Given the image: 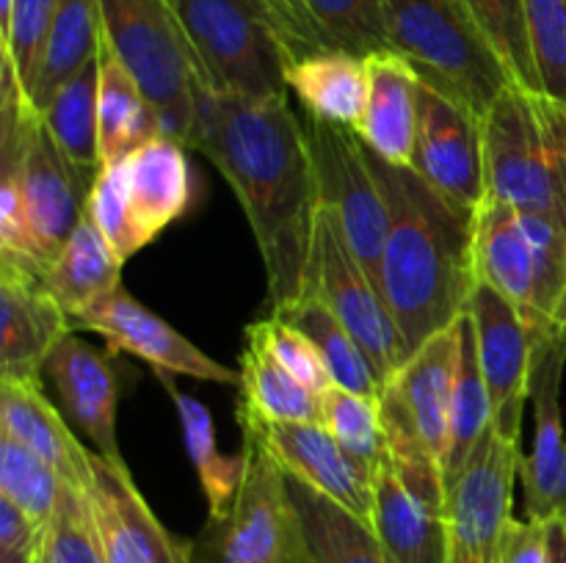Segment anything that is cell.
Listing matches in <instances>:
<instances>
[{
	"label": "cell",
	"instance_id": "23",
	"mask_svg": "<svg viewBox=\"0 0 566 563\" xmlns=\"http://www.w3.org/2000/svg\"><path fill=\"white\" fill-rule=\"evenodd\" d=\"M186 149L175 138L158 136L116 160L138 248L149 246L191 210L193 174Z\"/></svg>",
	"mask_w": 566,
	"mask_h": 563
},
{
	"label": "cell",
	"instance_id": "10",
	"mask_svg": "<svg viewBox=\"0 0 566 563\" xmlns=\"http://www.w3.org/2000/svg\"><path fill=\"white\" fill-rule=\"evenodd\" d=\"M307 127L310 152H313L318 199L337 215L348 246L359 263L379 285L381 254L387 243V202L381 182L376 177L370 152L357 132L337 127L332 121L310 116Z\"/></svg>",
	"mask_w": 566,
	"mask_h": 563
},
{
	"label": "cell",
	"instance_id": "42",
	"mask_svg": "<svg viewBox=\"0 0 566 563\" xmlns=\"http://www.w3.org/2000/svg\"><path fill=\"white\" fill-rule=\"evenodd\" d=\"M254 329L263 337V342L269 346V351L274 353L276 362L293 375V379L302 381L307 390L313 392H326L332 386L329 370H326L324 359H321L318 348L313 346L307 334L302 329H296L287 320L269 315L265 320H254Z\"/></svg>",
	"mask_w": 566,
	"mask_h": 563
},
{
	"label": "cell",
	"instance_id": "18",
	"mask_svg": "<svg viewBox=\"0 0 566 563\" xmlns=\"http://www.w3.org/2000/svg\"><path fill=\"white\" fill-rule=\"evenodd\" d=\"M42 381H48L55 392V406L92 450L105 461L125 464L116 436L122 381L111 351H97L92 342L70 331L44 359Z\"/></svg>",
	"mask_w": 566,
	"mask_h": 563
},
{
	"label": "cell",
	"instance_id": "5",
	"mask_svg": "<svg viewBox=\"0 0 566 563\" xmlns=\"http://www.w3.org/2000/svg\"><path fill=\"white\" fill-rule=\"evenodd\" d=\"M475 282L514 304L531 329L562 331L566 232L539 215L484 196L473 215Z\"/></svg>",
	"mask_w": 566,
	"mask_h": 563
},
{
	"label": "cell",
	"instance_id": "31",
	"mask_svg": "<svg viewBox=\"0 0 566 563\" xmlns=\"http://www.w3.org/2000/svg\"><path fill=\"white\" fill-rule=\"evenodd\" d=\"M158 375L160 381H164L166 392H169L171 403H175L177 417H180L182 442H186V453L188 458H191L193 472H197L199 486H202L205 491V500H208L210 519L224 517L232 508V502H235L238 491H241L243 478H247V447H243L238 456H224V453H219L210 408L205 406L202 401H197V397L186 395V392H177V386L171 384V375Z\"/></svg>",
	"mask_w": 566,
	"mask_h": 563
},
{
	"label": "cell",
	"instance_id": "39",
	"mask_svg": "<svg viewBox=\"0 0 566 563\" xmlns=\"http://www.w3.org/2000/svg\"><path fill=\"white\" fill-rule=\"evenodd\" d=\"M525 22L539 92L566 105V0H525Z\"/></svg>",
	"mask_w": 566,
	"mask_h": 563
},
{
	"label": "cell",
	"instance_id": "38",
	"mask_svg": "<svg viewBox=\"0 0 566 563\" xmlns=\"http://www.w3.org/2000/svg\"><path fill=\"white\" fill-rule=\"evenodd\" d=\"M42 563H108L86 491L64 486L42 530Z\"/></svg>",
	"mask_w": 566,
	"mask_h": 563
},
{
	"label": "cell",
	"instance_id": "11",
	"mask_svg": "<svg viewBox=\"0 0 566 563\" xmlns=\"http://www.w3.org/2000/svg\"><path fill=\"white\" fill-rule=\"evenodd\" d=\"M523 450L490 428L462 472L448 484V561L501 563L503 535L514 519V486Z\"/></svg>",
	"mask_w": 566,
	"mask_h": 563
},
{
	"label": "cell",
	"instance_id": "14",
	"mask_svg": "<svg viewBox=\"0 0 566 563\" xmlns=\"http://www.w3.org/2000/svg\"><path fill=\"white\" fill-rule=\"evenodd\" d=\"M72 329L94 331L103 337L111 353H133V357L144 359L155 373L188 375V379L216 381V384H238V370L208 357L175 326L144 307L133 293L125 290V285L111 287L97 301L72 315Z\"/></svg>",
	"mask_w": 566,
	"mask_h": 563
},
{
	"label": "cell",
	"instance_id": "19",
	"mask_svg": "<svg viewBox=\"0 0 566 563\" xmlns=\"http://www.w3.org/2000/svg\"><path fill=\"white\" fill-rule=\"evenodd\" d=\"M108 563H191L193 544L175 539L133 484L127 464L94 453V478L86 489Z\"/></svg>",
	"mask_w": 566,
	"mask_h": 563
},
{
	"label": "cell",
	"instance_id": "34",
	"mask_svg": "<svg viewBox=\"0 0 566 563\" xmlns=\"http://www.w3.org/2000/svg\"><path fill=\"white\" fill-rule=\"evenodd\" d=\"M99 59L81 66L42 110V119L64 158L86 177L99 171Z\"/></svg>",
	"mask_w": 566,
	"mask_h": 563
},
{
	"label": "cell",
	"instance_id": "36",
	"mask_svg": "<svg viewBox=\"0 0 566 563\" xmlns=\"http://www.w3.org/2000/svg\"><path fill=\"white\" fill-rule=\"evenodd\" d=\"M321 423L363 467L376 475L379 464L387 458L379 401L332 384L329 390L321 392Z\"/></svg>",
	"mask_w": 566,
	"mask_h": 563
},
{
	"label": "cell",
	"instance_id": "26",
	"mask_svg": "<svg viewBox=\"0 0 566 563\" xmlns=\"http://www.w3.org/2000/svg\"><path fill=\"white\" fill-rule=\"evenodd\" d=\"M285 86L310 116L357 132L368 108V59L346 50L310 53L287 64Z\"/></svg>",
	"mask_w": 566,
	"mask_h": 563
},
{
	"label": "cell",
	"instance_id": "22",
	"mask_svg": "<svg viewBox=\"0 0 566 563\" xmlns=\"http://www.w3.org/2000/svg\"><path fill=\"white\" fill-rule=\"evenodd\" d=\"M446 486L412 484L385 458L374 475L370 528L401 563H446Z\"/></svg>",
	"mask_w": 566,
	"mask_h": 563
},
{
	"label": "cell",
	"instance_id": "1",
	"mask_svg": "<svg viewBox=\"0 0 566 563\" xmlns=\"http://www.w3.org/2000/svg\"><path fill=\"white\" fill-rule=\"evenodd\" d=\"M193 149L221 171L252 226L271 309L304 296L318 219V182L307 127L285 94H199Z\"/></svg>",
	"mask_w": 566,
	"mask_h": 563
},
{
	"label": "cell",
	"instance_id": "13",
	"mask_svg": "<svg viewBox=\"0 0 566 563\" xmlns=\"http://www.w3.org/2000/svg\"><path fill=\"white\" fill-rule=\"evenodd\" d=\"M412 169L459 208L475 213L486 196L481 116L420 81Z\"/></svg>",
	"mask_w": 566,
	"mask_h": 563
},
{
	"label": "cell",
	"instance_id": "41",
	"mask_svg": "<svg viewBox=\"0 0 566 563\" xmlns=\"http://www.w3.org/2000/svg\"><path fill=\"white\" fill-rule=\"evenodd\" d=\"M55 3L59 0H14L9 28H6V33H0L3 55L14 64V72L25 94L39 72Z\"/></svg>",
	"mask_w": 566,
	"mask_h": 563
},
{
	"label": "cell",
	"instance_id": "45",
	"mask_svg": "<svg viewBox=\"0 0 566 563\" xmlns=\"http://www.w3.org/2000/svg\"><path fill=\"white\" fill-rule=\"evenodd\" d=\"M547 528H551V563H566V522L553 519Z\"/></svg>",
	"mask_w": 566,
	"mask_h": 563
},
{
	"label": "cell",
	"instance_id": "43",
	"mask_svg": "<svg viewBox=\"0 0 566 563\" xmlns=\"http://www.w3.org/2000/svg\"><path fill=\"white\" fill-rule=\"evenodd\" d=\"M42 530L20 508L0 497V563H39Z\"/></svg>",
	"mask_w": 566,
	"mask_h": 563
},
{
	"label": "cell",
	"instance_id": "17",
	"mask_svg": "<svg viewBox=\"0 0 566 563\" xmlns=\"http://www.w3.org/2000/svg\"><path fill=\"white\" fill-rule=\"evenodd\" d=\"M243 434L254 436L282 472L302 480L318 495L370 524L374 519V472L357 461L324 423H254L238 419Z\"/></svg>",
	"mask_w": 566,
	"mask_h": 563
},
{
	"label": "cell",
	"instance_id": "37",
	"mask_svg": "<svg viewBox=\"0 0 566 563\" xmlns=\"http://www.w3.org/2000/svg\"><path fill=\"white\" fill-rule=\"evenodd\" d=\"M64 480L44 458L11 436L0 434V497L44 528L53 517Z\"/></svg>",
	"mask_w": 566,
	"mask_h": 563
},
{
	"label": "cell",
	"instance_id": "21",
	"mask_svg": "<svg viewBox=\"0 0 566 563\" xmlns=\"http://www.w3.org/2000/svg\"><path fill=\"white\" fill-rule=\"evenodd\" d=\"M285 44L287 64L310 53L346 50L354 55L390 50L381 0H263Z\"/></svg>",
	"mask_w": 566,
	"mask_h": 563
},
{
	"label": "cell",
	"instance_id": "47",
	"mask_svg": "<svg viewBox=\"0 0 566 563\" xmlns=\"http://www.w3.org/2000/svg\"><path fill=\"white\" fill-rule=\"evenodd\" d=\"M39 563H42V557H39Z\"/></svg>",
	"mask_w": 566,
	"mask_h": 563
},
{
	"label": "cell",
	"instance_id": "2",
	"mask_svg": "<svg viewBox=\"0 0 566 563\" xmlns=\"http://www.w3.org/2000/svg\"><path fill=\"white\" fill-rule=\"evenodd\" d=\"M370 163L390 219L379 287L412 357L468 309L475 287V213L437 193L412 166L387 163L374 152Z\"/></svg>",
	"mask_w": 566,
	"mask_h": 563
},
{
	"label": "cell",
	"instance_id": "27",
	"mask_svg": "<svg viewBox=\"0 0 566 563\" xmlns=\"http://www.w3.org/2000/svg\"><path fill=\"white\" fill-rule=\"evenodd\" d=\"M238 419L254 423H321V395L293 379L252 323L238 368Z\"/></svg>",
	"mask_w": 566,
	"mask_h": 563
},
{
	"label": "cell",
	"instance_id": "6",
	"mask_svg": "<svg viewBox=\"0 0 566 563\" xmlns=\"http://www.w3.org/2000/svg\"><path fill=\"white\" fill-rule=\"evenodd\" d=\"M103 36L158 114L160 132L193 149L199 119L197 64L171 0H99Z\"/></svg>",
	"mask_w": 566,
	"mask_h": 563
},
{
	"label": "cell",
	"instance_id": "15",
	"mask_svg": "<svg viewBox=\"0 0 566 563\" xmlns=\"http://www.w3.org/2000/svg\"><path fill=\"white\" fill-rule=\"evenodd\" d=\"M534 331L531 408L534 442L520 461L525 513L536 522L566 519V431L562 423V375L566 351L553 329Z\"/></svg>",
	"mask_w": 566,
	"mask_h": 563
},
{
	"label": "cell",
	"instance_id": "8",
	"mask_svg": "<svg viewBox=\"0 0 566 563\" xmlns=\"http://www.w3.org/2000/svg\"><path fill=\"white\" fill-rule=\"evenodd\" d=\"M247 478L230 511L208 519L193 544L199 563H307L302 524L287 495V475L254 436L243 434Z\"/></svg>",
	"mask_w": 566,
	"mask_h": 563
},
{
	"label": "cell",
	"instance_id": "20",
	"mask_svg": "<svg viewBox=\"0 0 566 563\" xmlns=\"http://www.w3.org/2000/svg\"><path fill=\"white\" fill-rule=\"evenodd\" d=\"M459 320L446 331L426 340L396 375L381 386L379 401L401 414L431 456L446 469L448 434H451V403L457 384Z\"/></svg>",
	"mask_w": 566,
	"mask_h": 563
},
{
	"label": "cell",
	"instance_id": "48",
	"mask_svg": "<svg viewBox=\"0 0 566 563\" xmlns=\"http://www.w3.org/2000/svg\"><path fill=\"white\" fill-rule=\"evenodd\" d=\"M564 522H566V519H564Z\"/></svg>",
	"mask_w": 566,
	"mask_h": 563
},
{
	"label": "cell",
	"instance_id": "12",
	"mask_svg": "<svg viewBox=\"0 0 566 563\" xmlns=\"http://www.w3.org/2000/svg\"><path fill=\"white\" fill-rule=\"evenodd\" d=\"M464 312L475 329L481 375L492 401V428L523 450V414L531 401L534 331L517 307L484 282H475Z\"/></svg>",
	"mask_w": 566,
	"mask_h": 563
},
{
	"label": "cell",
	"instance_id": "33",
	"mask_svg": "<svg viewBox=\"0 0 566 563\" xmlns=\"http://www.w3.org/2000/svg\"><path fill=\"white\" fill-rule=\"evenodd\" d=\"M271 315L293 323L313 340L321 359H324L326 370H329L332 384L379 401L381 386L385 384H381L379 375H376L368 353H365V348L359 346L357 337L337 320V315L332 312L318 296L304 293L298 301L271 309Z\"/></svg>",
	"mask_w": 566,
	"mask_h": 563
},
{
	"label": "cell",
	"instance_id": "4",
	"mask_svg": "<svg viewBox=\"0 0 566 563\" xmlns=\"http://www.w3.org/2000/svg\"><path fill=\"white\" fill-rule=\"evenodd\" d=\"M392 53L412 64L420 81L440 88L484 119L514 86L468 0H381Z\"/></svg>",
	"mask_w": 566,
	"mask_h": 563
},
{
	"label": "cell",
	"instance_id": "9",
	"mask_svg": "<svg viewBox=\"0 0 566 563\" xmlns=\"http://www.w3.org/2000/svg\"><path fill=\"white\" fill-rule=\"evenodd\" d=\"M304 293L318 296L357 337L381 384L401 370L409 359L401 329L381 296V287L370 279L365 265L348 246L340 221L324 202H318Z\"/></svg>",
	"mask_w": 566,
	"mask_h": 563
},
{
	"label": "cell",
	"instance_id": "35",
	"mask_svg": "<svg viewBox=\"0 0 566 563\" xmlns=\"http://www.w3.org/2000/svg\"><path fill=\"white\" fill-rule=\"evenodd\" d=\"M462 329V346H459V368L457 384H453V403H451V434H448V456H446V484H451L475 447L481 445L492 428V401L486 381L481 375L479 351H475V329L470 315L464 312L459 318Z\"/></svg>",
	"mask_w": 566,
	"mask_h": 563
},
{
	"label": "cell",
	"instance_id": "3",
	"mask_svg": "<svg viewBox=\"0 0 566 563\" xmlns=\"http://www.w3.org/2000/svg\"><path fill=\"white\" fill-rule=\"evenodd\" d=\"M481 127L486 196L566 232V105L514 83Z\"/></svg>",
	"mask_w": 566,
	"mask_h": 563
},
{
	"label": "cell",
	"instance_id": "30",
	"mask_svg": "<svg viewBox=\"0 0 566 563\" xmlns=\"http://www.w3.org/2000/svg\"><path fill=\"white\" fill-rule=\"evenodd\" d=\"M103 39V3L99 0H59L44 42L39 72L28 88V99L42 114L53 94L92 61Z\"/></svg>",
	"mask_w": 566,
	"mask_h": 563
},
{
	"label": "cell",
	"instance_id": "40",
	"mask_svg": "<svg viewBox=\"0 0 566 563\" xmlns=\"http://www.w3.org/2000/svg\"><path fill=\"white\" fill-rule=\"evenodd\" d=\"M468 3L490 36L492 47L512 72L514 83L539 92L528 42V22H525V0H468Z\"/></svg>",
	"mask_w": 566,
	"mask_h": 563
},
{
	"label": "cell",
	"instance_id": "16",
	"mask_svg": "<svg viewBox=\"0 0 566 563\" xmlns=\"http://www.w3.org/2000/svg\"><path fill=\"white\" fill-rule=\"evenodd\" d=\"M72 329L31 257L0 252V379L42 381V364Z\"/></svg>",
	"mask_w": 566,
	"mask_h": 563
},
{
	"label": "cell",
	"instance_id": "28",
	"mask_svg": "<svg viewBox=\"0 0 566 563\" xmlns=\"http://www.w3.org/2000/svg\"><path fill=\"white\" fill-rule=\"evenodd\" d=\"M287 495L302 524L307 563H401L370 524L291 475Z\"/></svg>",
	"mask_w": 566,
	"mask_h": 563
},
{
	"label": "cell",
	"instance_id": "44",
	"mask_svg": "<svg viewBox=\"0 0 566 563\" xmlns=\"http://www.w3.org/2000/svg\"><path fill=\"white\" fill-rule=\"evenodd\" d=\"M501 563H551V528L536 519H512L501 546Z\"/></svg>",
	"mask_w": 566,
	"mask_h": 563
},
{
	"label": "cell",
	"instance_id": "7",
	"mask_svg": "<svg viewBox=\"0 0 566 563\" xmlns=\"http://www.w3.org/2000/svg\"><path fill=\"white\" fill-rule=\"evenodd\" d=\"M205 92L285 94L287 53L263 0H171Z\"/></svg>",
	"mask_w": 566,
	"mask_h": 563
},
{
	"label": "cell",
	"instance_id": "29",
	"mask_svg": "<svg viewBox=\"0 0 566 563\" xmlns=\"http://www.w3.org/2000/svg\"><path fill=\"white\" fill-rule=\"evenodd\" d=\"M99 166L116 163L127 158L133 149L160 132L158 114L149 105L147 94L142 92L136 77L125 64L116 59L105 36L99 39Z\"/></svg>",
	"mask_w": 566,
	"mask_h": 563
},
{
	"label": "cell",
	"instance_id": "25",
	"mask_svg": "<svg viewBox=\"0 0 566 563\" xmlns=\"http://www.w3.org/2000/svg\"><path fill=\"white\" fill-rule=\"evenodd\" d=\"M420 75L409 61L385 50L368 55V108L357 136L376 158L396 166H412L418 138Z\"/></svg>",
	"mask_w": 566,
	"mask_h": 563
},
{
	"label": "cell",
	"instance_id": "46",
	"mask_svg": "<svg viewBox=\"0 0 566 563\" xmlns=\"http://www.w3.org/2000/svg\"><path fill=\"white\" fill-rule=\"evenodd\" d=\"M558 334H562V342H564V351H566V312H564V320H562V331H558Z\"/></svg>",
	"mask_w": 566,
	"mask_h": 563
},
{
	"label": "cell",
	"instance_id": "24",
	"mask_svg": "<svg viewBox=\"0 0 566 563\" xmlns=\"http://www.w3.org/2000/svg\"><path fill=\"white\" fill-rule=\"evenodd\" d=\"M0 434L44 458L64 484L81 491L92 486L94 450L83 445L64 412L44 395V381H0Z\"/></svg>",
	"mask_w": 566,
	"mask_h": 563
},
{
	"label": "cell",
	"instance_id": "32",
	"mask_svg": "<svg viewBox=\"0 0 566 563\" xmlns=\"http://www.w3.org/2000/svg\"><path fill=\"white\" fill-rule=\"evenodd\" d=\"M122 265L125 263L86 215L59 257L44 268V287L72 320V315L97 301L111 287L122 285Z\"/></svg>",
	"mask_w": 566,
	"mask_h": 563
}]
</instances>
